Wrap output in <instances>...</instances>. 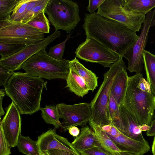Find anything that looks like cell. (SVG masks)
<instances>
[{"label": "cell", "instance_id": "cell-1", "mask_svg": "<svg viewBox=\"0 0 155 155\" xmlns=\"http://www.w3.org/2000/svg\"><path fill=\"white\" fill-rule=\"evenodd\" d=\"M82 27L86 37L94 38L123 57L139 37L122 24L95 12L85 13Z\"/></svg>", "mask_w": 155, "mask_h": 155}, {"label": "cell", "instance_id": "cell-2", "mask_svg": "<svg viewBox=\"0 0 155 155\" xmlns=\"http://www.w3.org/2000/svg\"><path fill=\"white\" fill-rule=\"evenodd\" d=\"M47 82L41 78L21 72H13L5 89L20 114L32 115L40 110L42 91Z\"/></svg>", "mask_w": 155, "mask_h": 155}, {"label": "cell", "instance_id": "cell-3", "mask_svg": "<svg viewBox=\"0 0 155 155\" xmlns=\"http://www.w3.org/2000/svg\"><path fill=\"white\" fill-rule=\"evenodd\" d=\"M143 75L140 72L129 77L127 91L123 104L138 122L139 126H150L153 120L154 108L152 93L140 89L138 82Z\"/></svg>", "mask_w": 155, "mask_h": 155}, {"label": "cell", "instance_id": "cell-4", "mask_svg": "<svg viewBox=\"0 0 155 155\" xmlns=\"http://www.w3.org/2000/svg\"><path fill=\"white\" fill-rule=\"evenodd\" d=\"M42 49L32 55L21 66L30 75L50 80L61 79L66 80L70 71L69 60L55 59Z\"/></svg>", "mask_w": 155, "mask_h": 155}, {"label": "cell", "instance_id": "cell-5", "mask_svg": "<svg viewBox=\"0 0 155 155\" xmlns=\"http://www.w3.org/2000/svg\"><path fill=\"white\" fill-rule=\"evenodd\" d=\"M123 57L120 56L118 60L112 64L109 70L104 74L103 81L90 103L91 120L101 127L111 124L108 114L110 90L117 74L123 68L127 67Z\"/></svg>", "mask_w": 155, "mask_h": 155}, {"label": "cell", "instance_id": "cell-6", "mask_svg": "<svg viewBox=\"0 0 155 155\" xmlns=\"http://www.w3.org/2000/svg\"><path fill=\"white\" fill-rule=\"evenodd\" d=\"M45 13L55 28L70 33L81 20L77 3L70 0H49Z\"/></svg>", "mask_w": 155, "mask_h": 155}, {"label": "cell", "instance_id": "cell-7", "mask_svg": "<svg viewBox=\"0 0 155 155\" xmlns=\"http://www.w3.org/2000/svg\"><path fill=\"white\" fill-rule=\"evenodd\" d=\"M10 17L0 20V42L26 46L37 44L45 39L44 34L36 28L27 24L14 21Z\"/></svg>", "mask_w": 155, "mask_h": 155}, {"label": "cell", "instance_id": "cell-8", "mask_svg": "<svg viewBox=\"0 0 155 155\" xmlns=\"http://www.w3.org/2000/svg\"><path fill=\"white\" fill-rule=\"evenodd\" d=\"M123 0H104L96 12L107 18L117 21L130 30L139 31L146 19V15L125 9Z\"/></svg>", "mask_w": 155, "mask_h": 155}, {"label": "cell", "instance_id": "cell-9", "mask_svg": "<svg viewBox=\"0 0 155 155\" xmlns=\"http://www.w3.org/2000/svg\"><path fill=\"white\" fill-rule=\"evenodd\" d=\"M77 57L87 62L99 64L109 67L117 61L119 55L93 38L86 37L76 48Z\"/></svg>", "mask_w": 155, "mask_h": 155}, {"label": "cell", "instance_id": "cell-10", "mask_svg": "<svg viewBox=\"0 0 155 155\" xmlns=\"http://www.w3.org/2000/svg\"><path fill=\"white\" fill-rule=\"evenodd\" d=\"M155 10L151 11L146 15L141 33L136 42L124 55L127 60V69L130 72L136 73L143 71V54L149 38L150 28L155 25Z\"/></svg>", "mask_w": 155, "mask_h": 155}, {"label": "cell", "instance_id": "cell-11", "mask_svg": "<svg viewBox=\"0 0 155 155\" xmlns=\"http://www.w3.org/2000/svg\"><path fill=\"white\" fill-rule=\"evenodd\" d=\"M56 106L60 118L63 119L61 126L63 131H67L72 126L84 127L92 118L90 104L82 103L68 105L61 103Z\"/></svg>", "mask_w": 155, "mask_h": 155}, {"label": "cell", "instance_id": "cell-12", "mask_svg": "<svg viewBox=\"0 0 155 155\" xmlns=\"http://www.w3.org/2000/svg\"><path fill=\"white\" fill-rule=\"evenodd\" d=\"M60 31H54L42 41L34 45L26 46L15 54L0 60V65L14 71L19 67L27 59L40 51L46 49L47 46L57 38L60 37Z\"/></svg>", "mask_w": 155, "mask_h": 155}, {"label": "cell", "instance_id": "cell-13", "mask_svg": "<svg viewBox=\"0 0 155 155\" xmlns=\"http://www.w3.org/2000/svg\"><path fill=\"white\" fill-rule=\"evenodd\" d=\"M5 114L0 126L5 139L11 148L17 146L19 135L21 133V119L19 110L12 101L6 109Z\"/></svg>", "mask_w": 155, "mask_h": 155}, {"label": "cell", "instance_id": "cell-14", "mask_svg": "<svg viewBox=\"0 0 155 155\" xmlns=\"http://www.w3.org/2000/svg\"><path fill=\"white\" fill-rule=\"evenodd\" d=\"M37 143L39 155L45 151L54 149L62 150L75 155H81L67 138L56 133L55 128L49 129L39 136Z\"/></svg>", "mask_w": 155, "mask_h": 155}, {"label": "cell", "instance_id": "cell-15", "mask_svg": "<svg viewBox=\"0 0 155 155\" xmlns=\"http://www.w3.org/2000/svg\"><path fill=\"white\" fill-rule=\"evenodd\" d=\"M119 111L121 123L117 128L118 130L122 134L133 139L147 142L143 137L137 122L123 104L119 107Z\"/></svg>", "mask_w": 155, "mask_h": 155}, {"label": "cell", "instance_id": "cell-16", "mask_svg": "<svg viewBox=\"0 0 155 155\" xmlns=\"http://www.w3.org/2000/svg\"><path fill=\"white\" fill-rule=\"evenodd\" d=\"M107 134L120 151L137 155H143L150 150L148 142L144 143L136 140L121 133L115 137Z\"/></svg>", "mask_w": 155, "mask_h": 155}, {"label": "cell", "instance_id": "cell-17", "mask_svg": "<svg viewBox=\"0 0 155 155\" xmlns=\"http://www.w3.org/2000/svg\"><path fill=\"white\" fill-rule=\"evenodd\" d=\"M71 143L78 151L95 147H102L93 130L87 125L81 128L80 133Z\"/></svg>", "mask_w": 155, "mask_h": 155}, {"label": "cell", "instance_id": "cell-18", "mask_svg": "<svg viewBox=\"0 0 155 155\" xmlns=\"http://www.w3.org/2000/svg\"><path fill=\"white\" fill-rule=\"evenodd\" d=\"M127 67L123 68L116 76L111 86L110 96L119 106L124 102L127 88L129 77Z\"/></svg>", "mask_w": 155, "mask_h": 155}, {"label": "cell", "instance_id": "cell-19", "mask_svg": "<svg viewBox=\"0 0 155 155\" xmlns=\"http://www.w3.org/2000/svg\"><path fill=\"white\" fill-rule=\"evenodd\" d=\"M69 65L70 69L83 79L90 90L93 91L96 88L98 77L94 73L85 68L76 57L69 61Z\"/></svg>", "mask_w": 155, "mask_h": 155}, {"label": "cell", "instance_id": "cell-20", "mask_svg": "<svg viewBox=\"0 0 155 155\" xmlns=\"http://www.w3.org/2000/svg\"><path fill=\"white\" fill-rule=\"evenodd\" d=\"M67 85L70 90L77 96L83 97L90 90L83 79L73 70L70 71L66 80Z\"/></svg>", "mask_w": 155, "mask_h": 155}, {"label": "cell", "instance_id": "cell-21", "mask_svg": "<svg viewBox=\"0 0 155 155\" xmlns=\"http://www.w3.org/2000/svg\"><path fill=\"white\" fill-rule=\"evenodd\" d=\"M89 124L94 131L103 148L113 155L114 152L120 151L106 133L102 129L100 126L94 123L91 118Z\"/></svg>", "mask_w": 155, "mask_h": 155}, {"label": "cell", "instance_id": "cell-22", "mask_svg": "<svg viewBox=\"0 0 155 155\" xmlns=\"http://www.w3.org/2000/svg\"><path fill=\"white\" fill-rule=\"evenodd\" d=\"M125 9L145 15L155 7V0H123Z\"/></svg>", "mask_w": 155, "mask_h": 155}, {"label": "cell", "instance_id": "cell-23", "mask_svg": "<svg viewBox=\"0 0 155 155\" xmlns=\"http://www.w3.org/2000/svg\"><path fill=\"white\" fill-rule=\"evenodd\" d=\"M143 64L152 93L155 96V55L144 50L143 54Z\"/></svg>", "mask_w": 155, "mask_h": 155}, {"label": "cell", "instance_id": "cell-24", "mask_svg": "<svg viewBox=\"0 0 155 155\" xmlns=\"http://www.w3.org/2000/svg\"><path fill=\"white\" fill-rule=\"evenodd\" d=\"M17 146L19 151L26 155H39L37 141L28 136L19 135Z\"/></svg>", "mask_w": 155, "mask_h": 155}, {"label": "cell", "instance_id": "cell-25", "mask_svg": "<svg viewBox=\"0 0 155 155\" xmlns=\"http://www.w3.org/2000/svg\"><path fill=\"white\" fill-rule=\"evenodd\" d=\"M41 117L47 124L54 126L55 129L61 127V123L59 121L60 116L56 106L46 105L44 107H41Z\"/></svg>", "mask_w": 155, "mask_h": 155}, {"label": "cell", "instance_id": "cell-26", "mask_svg": "<svg viewBox=\"0 0 155 155\" xmlns=\"http://www.w3.org/2000/svg\"><path fill=\"white\" fill-rule=\"evenodd\" d=\"M49 22L43 11L32 18L26 24L36 28L43 34H48L50 28Z\"/></svg>", "mask_w": 155, "mask_h": 155}, {"label": "cell", "instance_id": "cell-27", "mask_svg": "<svg viewBox=\"0 0 155 155\" xmlns=\"http://www.w3.org/2000/svg\"><path fill=\"white\" fill-rule=\"evenodd\" d=\"M119 107L114 99L110 96L108 105V115L111 124L117 128L121 123Z\"/></svg>", "mask_w": 155, "mask_h": 155}, {"label": "cell", "instance_id": "cell-28", "mask_svg": "<svg viewBox=\"0 0 155 155\" xmlns=\"http://www.w3.org/2000/svg\"><path fill=\"white\" fill-rule=\"evenodd\" d=\"M26 46L24 45L0 42L1 58L3 59L13 55Z\"/></svg>", "mask_w": 155, "mask_h": 155}, {"label": "cell", "instance_id": "cell-29", "mask_svg": "<svg viewBox=\"0 0 155 155\" xmlns=\"http://www.w3.org/2000/svg\"><path fill=\"white\" fill-rule=\"evenodd\" d=\"M19 0H0V20L9 17Z\"/></svg>", "mask_w": 155, "mask_h": 155}, {"label": "cell", "instance_id": "cell-30", "mask_svg": "<svg viewBox=\"0 0 155 155\" xmlns=\"http://www.w3.org/2000/svg\"><path fill=\"white\" fill-rule=\"evenodd\" d=\"M71 34V33L67 35L66 38L63 41L50 48L48 55L55 59L60 61L63 60L66 43L70 38Z\"/></svg>", "mask_w": 155, "mask_h": 155}, {"label": "cell", "instance_id": "cell-31", "mask_svg": "<svg viewBox=\"0 0 155 155\" xmlns=\"http://www.w3.org/2000/svg\"><path fill=\"white\" fill-rule=\"evenodd\" d=\"M31 0H19L10 17V18L16 21L18 18L25 11Z\"/></svg>", "mask_w": 155, "mask_h": 155}, {"label": "cell", "instance_id": "cell-32", "mask_svg": "<svg viewBox=\"0 0 155 155\" xmlns=\"http://www.w3.org/2000/svg\"><path fill=\"white\" fill-rule=\"evenodd\" d=\"M48 1L45 0L42 3L36 6L22 19L20 22L26 24L32 18L45 11Z\"/></svg>", "mask_w": 155, "mask_h": 155}, {"label": "cell", "instance_id": "cell-33", "mask_svg": "<svg viewBox=\"0 0 155 155\" xmlns=\"http://www.w3.org/2000/svg\"><path fill=\"white\" fill-rule=\"evenodd\" d=\"M11 148L5 139L2 128L0 126V155H10Z\"/></svg>", "mask_w": 155, "mask_h": 155}, {"label": "cell", "instance_id": "cell-34", "mask_svg": "<svg viewBox=\"0 0 155 155\" xmlns=\"http://www.w3.org/2000/svg\"><path fill=\"white\" fill-rule=\"evenodd\" d=\"M78 152L81 155H113L105 150L101 147H95Z\"/></svg>", "mask_w": 155, "mask_h": 155}, {"label": "cell", "instance_id": "cell-35", "mask_svg": "<svg viewBox=\"0 0 155 155\" xmlns=\"http://www.w3.org/2000/svg\"><path fill=\"white\" fill-rule=\"evenodd\" d=\"M13 73L5 67L0 65V86L5 87Z\"/></svg>", "mask_w": 155, "mask_h": 155}, {"label": "cell", "instance_id": "cell-36", "mask_svg": "<svg viewBox=\"0 0 155 155\" xmlns=\"http://www.w3.org/2000/svg\"><path fill=\"white\" fill-rule=\"evenodd\" d=\"M45 0H31L28 5L25 11L18 18L16 21L20 22L22 19L36 6L42 3Z\"/></svg>", "mask_w": 155, "mask_h": 155}, {"label": "cell", "instance_id": "cell-37", "mask_svg": "<svg viewBox=\"0 0 155 155\" xmlns=\"http://www.w3.org/2000/svg\"><path fill=\"white\" fill-rule=\"evenodd\" d=\"M104 0H90L86 10L90 14L94 12V11L98 9L102 4Z\"/></svg>", "mask_w": 155, "mask_h": 155}, {"label": "cell", "instance_id": "cell-38", "mask_svg": "<svg viewBox=\"0 0 155 155\" xmlns=\"http://www.w3.org/2000/svg\"><path fill=\"white\" fill-rule=\"evenodd\" d=\"M137 86L142 90L152 93L150 85L147 81L143 78V75L141 77L139 81Z\"/></svg>", "mask_w": 155, "mask_h": 155}, {"label": "cell", "instance_id": "cell-39", "mask_svg": "<svg viewBox=\"0 0 155 155\" xmlns=\"http://www.w3.org/2000/svg\"><path fill=\"white\" fill-rule=\"evenodd\" d=\"M48 151L50 155H75L68 151L60 150H51Z\"/></svg>", "mask_w": 155, "mask_h": 155}, {"label": "cell", "instance_id": "cell-40", "mask_svg": "<svg viewBox=\"0 0 155 155\" xmlns=\"http://www.w3.org/2000/svg\"><path fill=\"white\" fill-rule=\"evenodd\" d=\"M146 133L148 136H155V118L152 121L150 125V129L147 131Z\"/></svg>", "mask_w": 155, "mask_h": 155}, {"label": "cell", "instance_id": "cell-41", "mask_svg": "<svg viewBox=\"0 0 155 155\" xmlns=\"http://www.w3.org/2000/svg\"><path fill=\"white\" fill-rule=\"evenodd\" d=\"M5 94L6 93L5 89L0 90V115L1 116L4 115L5 114V112L3 109L2 104L3 98L5 96Z\"/></svg>", "mask_w": 155, "mask_h": 155}, {"label": "cell", "instance_id": "cell-42", "mask_svg": "<svg viewBox=\"0 0 155 155\" xmlns=\"http://www.w3.org/2000/svg\"><path fill=\"white\" fill-rule=\"evenodd\" d=\"M69 133L73 137H77L80 134V130L76 126H72L68 129Z\"/></svg>", "mask_w": 155, "mask_h": 155}, {"label": "cell", "instance_id": "cell-43", "mask_svg": "<svg viewBox=\"0 0 155 155\" xmlns=\"http://www.w3.org/2000/svg\"><path fill=\"white\" fill-rule=\"evenodd\" d=\"M120 133L121 132L116 127L112 124L110 130L107 133L111 136L115 137L119 135Z\"/></svg>", "mask_w": 155, "mask_h": 155}, {"label": "cell", "instance_id": "cell-44", "mask_svg": "<svg viewBox=\"0 0 155 155\" xmlns=\"http://www.w3.org/2000/svg\"><path fill=\"white\" fill-rule=\"evenodd\" d=\"M113 155H137L131 153L119 151H115Z\"/></svg>", "mask_w": 155, "mask_h": 155}, {"label": "cell", "instance_id": "cell-45", "mask_svg": "<svg viewBox=\"0 0 155 155\" xmlns=\"http://www.w3.org/2000/svg\"><path fill=\"white\" fill-rule=\"evenodd\" d=\"M140 127L142 131H147L149 129L150 126L148 125L144 124L140 126Z\"/></svg>", "mask_w": 155, "mask_h": 155}, {"label": "cell", "instance_id": "cell-46", "mask_svg": "<svg viewBox=\"0 0 155 155\" xmlns=\"http://www.w3.org/2000/svg\"><path fill=\"white\" fill-rule=\"evenodd\" d=\"M152 151L153 155H155V137H154L152 146Z\"/></svg>", "mask_w": 155, "mask_h": 155}, {"label": "cell", "instance_id": "cell-47", "mask_svg": "<svg viewBox=\"0 0 155 155\" xmlns=\"http://www.w3.org/2000/svg\"><path fill=\"white\" fill-rule=\"evenodd\" d=\"M40 155H50V154H49L48 151H46L43 152Z\"/></svg>", "mask_w": 155, "mask_h": 155}, {"label": "cell", "instance_id": "cell-48", "mask_svg": "<svg viewBox=\"0 0 155 155\" xmlns=\"http://www.w3.org/2000/svg\"><path fill=\"white\" fill-rule=\"evenodd\" d=\"M153 105L154 110H155V96H154L153 97Z\"/></svg>", "mask_w": 155, "mask_h": 155}, {"label": "cell", "instance_id": "cell-49", "mask_svg": "<svg viewBox=\"0 0 155 155\" xmlns=\"http://www.w3.org/2000/svg\"><path fill=\"white\" fill-rule=\"evenodd\" d=\"M154 25L155 26V25Z\"/></svg>", "mask_w": 155, "mask_h": 155}]
</instances>
